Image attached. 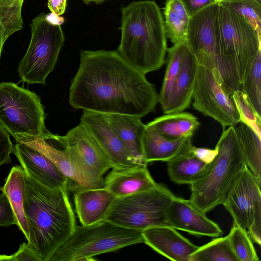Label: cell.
<instances>
[{"label":"cell","instance_id":"cell-1","mask_svg":"<svg viewBox=\"0 0 261 261\" xmlns=\"http://www.w3.org/2000/svg\"><path fill=\"white\" fill-rule=\"evenodd\" d=\"M158 97L145 74L118 50L80 51L69 88V102L74 109L142 118L155 111Z\"/></svg>","mask_w":261,"mask_h":261},{"label":"cell","instance_id":"cell-38","mask_svg":"<svg viewBox=\"0 0 261 261\" xmlns=\"http://www.w3.org/2000/svg\"><path fill=\"white\" fill-rule=\"evenodd\" d=\"M16 221L14 211L6 194H0V226L8 227L16 225Z\"/></svg>","mask_w":261,"mask_h":261},{"label":"cell","instance_id":"cell-27","mask_svg":"<svg viewBox=\"0 0 261 261\" xmlns=\"http://www.w3.org/2000/svg\"><path fill=\"white\" fill-rule=\"evenodd\" d=\"M164 14L167 38L173 44L186 41L191 16L181 0H166Z\"/></svg>","mask_w":261,"mask_h":261},{"label":"cell","instance_id":"cell-35","mask_svg":"<svg viewBox=\"0 0 261 261\" xmlns=\"http://www.w3.org/2000/svg\"><path fill=\"white\" fill-rule=\"evenodd\" d=\"M231 97L239 114L240 122L247 125L261 138V120L257 118L246 96L241 90H237L232 93Z\"/></svg>","mask_w":261,"mask_h":261},{"label":"cell","instance_id":"cell-18","mask_svg":"<svg viewBox=\"0 0 261 261\" xmlns=\"http://www.w3.org/2000/svg\"><path fill=\"white\" fill-rule=\"evenodd\" d=\"M144 243L155 251L174 261H190L199 246L168 226L150 227L142 231Z\"/></svg>","mask_w":261,"mask_h":261},{"label":"cell","instance_id":"cell-9","mask_svg":"<svg viewBox=\"0 0 261 261\" xmlns=\"http://www.w3.org/2000/svg\"><path fill=\"white\" fill-rule=\"evenodd\" d=\"M30 26V43L17 71L23 82L45 85L58 60L64 36L60 24L48 20L44 13L33 19Z\"/></svg>","mask_w":261,"mask_h":261},{"label":"cell","instance_id":"cell-19","mask_svg":"<svg viewBox=\"0 0 261 261\" xmlns=\"http://www.w3.org/2000/svg\"><path fill=\"white\" fill-rule=\"evenodd\" d=\"M112 169L104 178L105 187L116 198L148 190L158 184L146 164Z\"/></svg>","mask_w":261,"mask_h":261},{"label":"cell","instance_id":"cell-39","mask_svg":"<svg viewBox=\"0 0 261 261\" xmlns=\"http://www.w3.org/2000/svg\"><path fill=\"white\" fill-rule=\"evenodd\" d=\"M12 153H14V147L9 134L0 125V166L11 162Z\"/></svg>","mask_w":261,"mask_h":261},{"label":"cell","instance_id":"cell-41","mask_svg":"<svg viewBox=\"0 0 261 261\" xmlns=\"http://www.w3.org/2000/svg\"><path fill=\"white\" fill-rule=\"evenodd\" d=\"M181 1L190 16L204 7L216 3L215 0H181Z\"/></svg>","mask_w":261,"mask_h":261},{"label":"cell","instance_id":"cell-15","mask_svg":"<svg viewBox=\"0 0 261 261\" xmlns=\"http://www.w3.org/2000/svg\"><path fill=\"white\" fill-rule=\"evenodd\" d=\"M50 133L43 138H24L18 142L24 143L37 149L49 159L68 180L69 192L101 188L89 178L75 164L64 149L56 147Z\"/></svg>","mask_w":261,"mask_h":261},{"label":"cell","instance_id":"cell-13","mask_svg":"<svg viewBox=\"0 0 261 261\" xmlns=\"http://www.w3.org/2000/svg\"><path fill=\"white\" fill-rule=\"evenodd\" d=\"M260 184L261 178L255 176L246 165L222 203L233 223L243 229H247L251 223L255 202L261 197Z\"/></svg>","mask_w":261,"mask_h":261},{"label":"cell","instance_id":"cell-40","mask_svg":"<svg viewBox=\"0 0 261 261\" xmlns=\"http://www.w3.org/2000/svg\"><path fill=\"white\" fill-rule=\"evenodd\" d=\"M191 150L195 157L207 164H210L214 160L218 152L216 146L214 149L193 146Z\"/></svg>","mask_w":261,"mask_h":261},{"label":"cell","instance_id":"cell-3","mask_svg":"<svg viewBox=\"0 0 261 261\" xmlns=\"http://www.w3.org/2000/svg\"><path fill=\"white\" fill-rule=\"evenodd\" d=\"M120 55L146 74L161 68L167 50L161 10L153 1L133 2L121 9Z\"/></svg>","mask_w":261,"mask_h":261},{"label":"cell","instance_id":"cell-30","mask_svg":"<svg viewBox=\"0 0 261 261\" xmlns=\"http://www.w3.org/2000/svg\"><path fill=\"white\" fill-rule=\"evenodd\" d=\"M240 90L246 96L257 118L261 120V49L258 51L242 83Z\"/></svg>","mask_w":261,"mask_h":261},{"label":"cell","instance_id":"cell-43","mask_svg":"<svg viewBox=\"0 0 261 261\" xmlns=\"http://www.w3.org/2000/svg\"><path fill=\"white\" fill-rule=\"evenodd\" d=\"M6 41L2 27L0 24V58L3 50V45Z\"/></svg>","mask_w":261,"mask_h":261},{"label":"cell","instance_id":"cell-6","mask_svg":"<svg viewBox=\"0 0 261 261\" xmlns=\"http://www.w3.org/2000/svg\"><path fill=\"white\" fill-rule=\"evenodd\" d=\"M142 231L105 220L88 225H76L49 261L94 260L95 255L143 243Z\"/></svg>","mask_w":261,"mask_h":261},{"label":"cell","instance_id":"cell-26","mask_svg":"<svg viewBox=\"0 0 261 261\" xmlns=\"http://www.w3.org/2000/svg\"><path fill=\"white\" fill-rule=\"evenodd\" d=\"M192 147L167 162L169 177L175 184L190 185L202 176L209 167L194 155Z\"/></svg>","mask_w":261,"mask_h":261},{"label":"cell","instance_id":"cell-46","mask_svg":"<svg viewBox=\"0 0 261 261\" xmlns=\"http://www.w3.org/2000/svg\"><path fill=\"white\" fill-rule=\"evenodd\" d=\"M216 3H220L229 0H215Z\"/></svg>","mask_w":261,"mask_h":261},{"label":"cell","instance_id":"cell-14","mask_svg":"<svg viewBox=\"0 0 261 261\" xmlns=\"http://www.w3.org/2000/svg\"><path fill=\"white\" fill-rule=\"evenodd\" d=\"M81 122L108 156L112 168H125L139 164L110 128L103 114L83 110ZM144 165V164H143Z\"/></svg>","mask_w":261,"mask_h":261},{"label":"cell","instance_id":"cell-42","mask_svg":"<svg viewBox=\"0 0 261 261\" xmlns=\"http://www.w3.org/2000/svg\"><path fill=\"white\" fill-rule=\"evenodd\" d=\"M47 6L52 13L60 16L65 12L66 0H48Z\"/></svg>","mask_w":261,"mask_h":261},{"label":"cell","instance_id":"cell-7","mask_svg":"<svg viewBox=\"0 0 261 261\" xmlns=\"http://www.w3.org/2000/svg\"><path fill=\"white\" fill-rule=\"evenodd\" d=\"M34 92L12 82L0 83V125L17 142L23 138H43L46 115Z\"/></svg>","mask_w":261,"mask_h":261},{"label":"cell","instance_id":"cell-16","mask_svg":"<svg viewBox=\"0 0 261 261\" xmlns=\"http://www.w3.org/2000/svg\"><path fill=\"white\" fill-rule=\"evenodd\" d=\"M167 220L169 226L190 234L217 238L222 230L219 225L208 219L189 200L175 196L167 211Z\"/></svg>","mask_w":261,"mask_h":261},{"label":"cell","instance_id":"cell-29","mask_svg":"<svg viewBox=\"0 0 261 261\" xmlns=\"http://www.w3.org/2000/svg\"><path fill=\"white\" fill-rule=\"evenodd\" d=\"M234 127L246 166L255 176L261 178V138L243 123Z\"/></svg>","mask_w":261,"mask_h":261},{"label":"cell","instance_id":"cell-21","mask_svg":"<svg viewBox=\"0 0 261 261\" xmlns=\"http://www.w3.org/2000/svg\"><path fill=\"white\" fill-rule=\"evenodd\" d=\"M116 198L106 187L74 192L73 201L81 225H88L103 220Z\"/></svg>","mask_w":261,"mask_h":261},{"label":"cell","instance_id":"cell-45","mask_svg":"<svg viewBox=\"0 0 261 261\" xmlns=\"http://www.w3.org/2000/svg\"><path fill=\"white\" fill-rule=\"evenodd\" d=\"M14 0H0V5H3L4 4H6L8 2L12 1Z\"/></svg>","mask_w":261,"mask_h":261},{"label":"cell","instance_id":"cell-22","mask_svg":"<svg viewBox=\"0 0 261 261\" xmlns=\"http://www.w3.org/2000/svg\"><path fill=\"white\" fill-rule=\"evenodd\" d=\"M108 124L135 160L146 164L142 151V140L146 124L141 118L119 114H103Z\"/></svg>","mask_w":261,"mask_h":261},{"label":"cell","instance_id":"cell-2","mask_svg":"<svg viewBox=\"0 0 261 261\" xmlns=\"http://www.w3.org/2000/svg\"><path fill=\"white\" fill-rule=\"evenodd\" d=\"M23 210L29 245L40 261H49L76 225L69 199L68 184L49 188L25 172Z\"/></svg>","mask_w":261,"mask_h":261},{"label":"cell","instance_id":"cell-34","mask_svg":"<svg viewBox=\"0 0 261 261\" xmlns=\"http://www.w3.org/2000/svg\"><path fill=\"white\" fill-rule=\"evenodd\" d=\"M220 3L244 18L261 36V4L254 0H229Z\"/></svg>","mask_w":261,"mask_h":261},{"label":"cell","instance_id":"cell-37","mask_svg":"<svg viewBox=\"0 0 261 261\" xmlns=\"http://www.w3.org/2000/svg\"><path fill=\"white\" fill-rule=\"evenodd\" d=\"M40 261L28 243L23 242L16 252L10 255H0V261Z\"/></svg>","mask_w":261,"mask_h":261},{"label":"cell","instance_id":"cell-32","mask_svg":"<svg viewBox=\"0 0 261 261\" xmlns=\"http://www.w3.org/2000/svg\"><path fill=\"white\" fill-rule=\"evenodd\" d=\"M227 237L238 261L259 260L246 229L233 223Z\"/></svg>","mask_w":261,"mask_h":261},{"label":"cell","instance_id":"cell-33","mask_svg":"<svg viewBox=\"0 0 261 261\" xmlns=\"http://www.w3.org/2000/svg\"><path fill=\"white\" fill-rule=\"evenodd\" d=\"M24 0H14L0 5V24L5 39L23 27L21 9Z\"/></svg>","mask_w":261,"mask_h":261},{"label":"cell","instance_id":"cell-4","mask_svg":"<svg viewBox=\"0 0 261 261\" xmlns=\"http://www.w3.org/2000/svg\"><path fill=\"white\" fill-rule=\"evenodd\" d=\"M218 21L221 86L231 95L240 90L261 49V36L244 18L221 3H218Z\"/></svg>","mask_w":261,"mask_h":261},{"label":"cell","instance_id":"cell-8","mask_svg":"<svg viewBox=\"0 0 261 261\" xmlns=\"http://www.w3.org/2000/svg\"><path fill=\"white\" fill-rule=\"evenodd\" d=\"M174 196L165 185L158 184L150 190L116 198L103 220L140 230L169 226L167 211Z\"/></svg>","mask_w":261,"mask_h":261},{"label":"cell","instance_id":"cell-31","mask_svg":"<svg viewBox=\"0 0 261 261\" xmlns=\"http://www.w3.org/2000/svg\"><path fill=\"white\" fill-rule=\"evenodd\" d=\"M190 261H238L228 237H217L199 246L190 257Z\"/></svg>","mask_w":261,"mask_h":261},{"label":"cell","instance_id":"cell-20","mask_svg":"<svg viewBox=\"0 0 261 261\" xmlns=\"http://www.w3.org/2000/svg\"><path fill=\"white\" fill-rule=\"evenodd\" d=\"M188 45V44H187ZM198 64L188 46L164 114L183 112L191 105L196 84Z\"/></svg>","mask_w":261,"mask_h":261},{"label":"cell","instance_id":"cell-5","mask_svg":"<svg viewBox=\"0 0 261 261\" xmlns=\"http://www.w3.org/2000/svg\"><path fill=\"white\" fill-rule=\"evenodd\" d=\"M216 146L218 149V154L206 172L190 185L189 200L205 214L222 204L237 177L246 165L234 126L223 129Z\"/></svg>","mask_w":261,"mask_h":261},{"label":"cell","instance_id":"cell-36","mask_svg":"<svg viewBox=\"0 0 261 261\" xmlns=\"http://www.w3.org/2000/svg\"><path fill=\"white\" fill-rule=\"evenodd\" d=\"M248 233L253 241L259 246L261 244V197L256 200L252 217V222L247 228Z\"/></svg>","mask_w":261,"mask_h":261},{"label":"cell","instance_id":"cell-44","mask_svg":"<svg viewBox=\"0 0 261 261\" xmlns=\"http://www.w3.org/2000/svg\"><path fill=\"white\" fill-rule=\"evenodd\" d=\"M85 3L88 4L90 2H94L96 4H99L101 3L102 2H103L106 0H82Z\"/></svg>","mask_w":261,"mask_h":261},{"label":"cell","instance_id":"cell-25","mask_svg":"<svg viewBox=\"0 0 261 261\" xmlns=\"http://www.w3.org/2000/svg\"><path fill=\"white\" fill-rule=\"evenodd\" d=\"M0 190L6 194L15 214L16 225L28 240V228L23 210L25 172L21 166H15L11 169L5 185Z\"/></svg>","mask_w":261,"mask_h":261},{"label":"cell","instance_id":"cell-28","mask_svg":"<svg viewBox=\"0 0 261 261\" xmlns=\"http://www.w3.org/2000/svg\"><path fill=\"white\" fill-rule=\"evenodd\" d=\"M187 46L185 41L173 44L171 47L167 48V66L158 97V102L161 105L163 111L168 105Z\"/></svg>","mask_w":261,"mask_h":261},{"label":"cell","instance_id":"cell-23","mask_svg":"<svg viewBox=\"0 0 261 261\" xmlns=\"http://www.w3.org/2000/svg\"><path fill=\"white\" fill-rule=\"evenodd\" d=\"M192 138L170 140L146 126L142 140V151L145 163L170 161L192 147Z\"/></svg>","mask_w":261,"mask_h":261},{"label":"cell","instance_id":"cell-24","mask_svg":"<svg viewBox=\"0 0 261 261\" xmlns=\"http://www.w3.org/2000/svg\"><path fill=\"white\" fill-rule=\"evenodd\" d=\"M199 126L196 117L184 111L164 114L146 124L147 128L170 140L192 137Z\"/></svg>","mask_w":261,"mask_h":261},{"label":"cell","instance_id":"cell-11","mask_svg":"<svg viewBox=\"0 0 261 261\" xmlns=\"http://www.w3.org/2000/svg\"><path fill=\"white\" fill-rule=\"evenodd\" d=\"M53 138L63 147L89 178L100 187H105L102 176L112 168L111 163L100 145L81 122L65 136L53 134Z\"/></svg>","mask_w":261,"mask_h":261},{"label":"cell","instance_id":"cell-17","mask_svg":"<svg viewBox=\"0 0 261 261\" xmlns=\"http://www.w3.org/2000/svg\"><path fill=\"white\" fill-rule=\"evenodd\" d=\"M14 154L24 171L42 185L51 189L68 184L65 176L53 163L31 146L18 142L13 146Z\"/></svg>","mask_w":261,"mask_h":261},{"label":"cell","instance_id":"cell-10","mask_svg":"<svg viewBox=\"0 0 261 261\" xmlns=\"http://www.w3.org/2000/svg\"><path fill=\"white\" fill-rule=\"evenodd\" d=\"M218 3L211 4L190 17L186 42L198 65L212 72L221 86L222 70L219 51Z\"/></svg>","mask_w":261,"mask_h":261},{"label":"cell","instance_id":"cell-47","mask_svg":"<svg viewBox=\"0 0 261 261\" xmlns=\"http://www.w3.org/2000/svg\"><path fill=\"white\" fill-rule=\"evenodd\" d=\"M255 1V2H256L257 3L261 4V0H254Z\"/></svg>","mask_w":261,"mask_h":261},{"label":"cell","instance_id":"cell-12","mask_svg":"<svg viewBox=\"0 0 261 261\" xmlns=\"http://www.w3.org/2000/svg\"><path fill=\"white\" fill-rule=\"evenodd\" d=\"M192 99L193 107L217 121L223 129L240 123V116L231 97L207 68L198 65Z\"/></svg>","mask_w":261,"mask_h":261}]
</instances>
